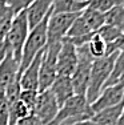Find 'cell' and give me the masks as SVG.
Returning a JSON list of instances; mask_svg holds the SVG:
<instances>
[{
  "label": "cell",
  "instance_id": "3",
  "mask_svg": "<svg viewBox=\"0 0 124 125\" xmlns=\"http://www.w3.org/2000/svg\"><path fill=\"white\" fill-rule=\"evenodd\" d=\"M51 15V13H49ZM49 15L43 20L41 23H39L36 27L29 29L28 37L25 40V44L23 47V52H22V59H20V71H19V76L25 68L32 62L35 57L45 49L47 44H48V36H47V24H48V19Z\"/></svg>",
  "mask_w": 124,
  "mask_h": 125
},
{
  "label": "cell",
  "instance_id": "27",
  "mask_svg": "<svg viewBox=\"0 0 124 125\" xmlns=\"http://www.w3.org/2000/svg\"><path fill=\"white\" fill-rule=\"evenodd\" d=\"M1 1L4 3L5 5H8V7L13 11L15 15H17V13H20V12L27 10L29 5L34 3V0H1Z\"/></svg>",
  "mask_w": 124,
  "mask_h": 125
},
{
  "label": "cell",
  "instance_id": "15",
  "mask_svg": "<svg viewBox=\"0 0 124 125\" xmlns=\"http://www.w3.org/2000/svg\"><path fill=\"white\" fill-rule=\"evenodd\" d=\"M124 109V103H120L115 106L107 108L101 112H97L91 117V120L97 125H117L120 116Z\"/></svg>",
  "mask_w": 124,
  "mask_h": 125
},
{
  "label": "cell",
  "instance_id": "10",
  "mask_svg": "<svg viewBox=\"0 0 124 125\" xmlns=\"http://www.w3.org/2000/svg\"><path fill=\"white\" fill-rule=\"evenodd\" d=\"M124 97V84H113L110 87H105L99 94V97L91 104L92 113L95 115L97 112H101L107 108L115 106L117 104L123 103Z\"/></svg>",
  "mask_w": 124,
  "mask_h": 125
},
{
  "label": "cell",
  "instance_id": "34",
  "mask_svg": "<svg viewBox=\"0 0 124 125\" xmlns=\"http://www.w3.org/2000/svg\"><path fill=\"white\" fill-rule=\"evenodd\" d=\"M117 125H124V109H123V113H122V116H120L119 121H117Z\"/></svg>",
  "mask_w": 124,
  "mask_h": 125
},
{
  "label": "cell",
  "instance_id": "4",
  "mask_svg": "<svg viewBox=\"0 0 124 125\" xmlns=\"http://www.w3.org/2000/svg\"><path fill=\"white\" fill-rule=\"evenodd\" d=\"M28 33H29V25H28L27 13H25V11H23V12L17 13L13 17L12 24L10 27V31H8L7 36L4 39V43L7 45L8 51L19 61L22 59L23 47L25 44Z\"/></svg>",
  "mask_w": 124,
  "mask_h": 125
},
{
  "label": "cell",
  "instance_id": "12",
  "mask_svg": "<svg viewBox=\"0 0 124 125\" xmlns=\"http://www.w3.org/2000/svg\"><path fill=\"white\" fill-rule=\"evenodd\" d=\"M41 51L39 55L32 60V62L20 73V85L23 91H37L39 92V76H40V64L43 57Z\"/></svg>",
  "mask_w": 124,
  "mask_h": 125
},
{
  "label": "cell",
  "instance_id": "2",
  "mask_svg": "<svg viewBox=\"0 0 124 125\" xmlns=\"http://www.w3.org/2000/svg\"><path fill=\"white\" fill-rule=\"evenodd\" d=\"M117 55H119V52H115L112 55H108L103 59H97V60L93 61L92 68H91L90 85H88L87 93H85L87 101L90 104H92L104 89L112 71H113Z\"/></svg>",
  "mask_w": 124,
  "mask_h": 125
},
{
  "label": "cell",
  "instance_id": "28",
  "mask_svg": "<svg viewBox=\"0 0 124 125\" xmlns=\"http://www.w3.org/2000/svg\"><path fill=\"white\" fill-rule=\"evenodd\" d=\"M37 94H39L37 91H22L19 100L23 101L27 105V108L32 112L35 108V104H36V100H37Z\"/></svg>",
  "mask_w": 124,
  "mask_h": 125
},
{
  "label": "cell",
  "instance_id": "14",
  "mask_svg": "<svg viewBox=\"0 0 124 125\" xmlns=\"http://www.w3.org/2000/svg\"><path fill=\"white\" fill-rule=\"evenodd\" d=\"M49 91L54 93L56 101H57L59 106H61L67 100L75 96V91H73L72 80L68 76H57L55 81L52 83Z\"/></svg>",
  "mask_w": 124,
  "mask_h": 125
},
{
  "label": "cell",
  "instance_id": "30",
  "mask_svg": "<svg viewBox=\"0 0 124 125\" xmlns=\"http://www.w3.org/2000/svg\"><path fill=\"white\" fill-rule=\"evenodd\" d=\"M122 51H124V35H122V37H119L113 43L107 44V56L115 52H122Z\"/></svg>",
  "mask_w": 124,
  "mask_h": 125
},
{
  "label": "cell",
  "instance_id": "29",
  "mask_svg": "<svg viewBox=\"0 0 124 125\" xmlns=\"http://www.w3.org/2000/svg\"><path fill=\"white\" fill-rule=\"evenodd\" d=\"M0 125H10V105L4 96L0 97Z\"/></svg>",
  "mask_w": 124,
  "mask_h": 125
},
{
  "label": "cell",
  "instance_id": "7",
  "mask_svg": "<svg viewBox=\"0 0 124 125\" xmlns=\"http://www.w3.org/2000/svg\"><path fill=\"white\" fill-rule=\"evenodd\" d=\"M81 13V12H80ZM80 13H51L47 24L48 43H61L67 37L72 23Z\"/></svg>",
  "mask_w": 124,
  "mask_h": 125
},
{
  "label": "cell",
  "instance_id": "8",
  "mask_svg": "<svg viewBox=\"0 0 124 125\" xmlns=\"http://www.w3.org/2000/svg\"><path fill=\"white\" fill-rule=\"evenodd\" d=\"M59 109H60V106H59L54 93L49 89H47V91L39 92L32 113L39 118L41 125H49L55 120Z\"/></svg>",
  "mask_w": 124,
  "mask_h": 125
},
{
  "label": "cell",
  "instance_id": "18",
  "mask_svg": "<svg viewBox=\"0 0 124 125\" xmlns=\"http://www.w3.org/2000/svg\"><path fill=\"white\" fill-rule=\"evenodd\" d=\"M104 17L105 24L115 27L124 33V4L115 5L108 12L104 13Z\"/></svg>",
  "mask_w": 124,
  "mask_h": 125
},
{
  "label": "cell",
  "instance_id": "13",
  "mask_svg": "<svg viewBox=\"0 0 124 125\" xmlns=\"http://www.w3.org/2000/svg\"><path fill=\"white\" fill-rule=\"evenodd\" d=\"M52 1L54 0H34V3L25 10L29 29L36 27L51 13Z\"/></svg>",
  "mask_w": 124,
  "mask_h": 125
},
{
  "label": "cell",
  "instance_id": "36",
  "mask_svg": "<svg viewBox=\"0 0 124 125\" xmlns=\"http://www.w3.org/2000/svg\"><path fill=\"white\" fill-rule=\"evenodd\" d=\"M76 1H85V3H87V0H76Z\"/></svg>",
  "mask_w": 124,
  "mask_h": 125
},
{
  "label": "cell",
  "instance_id": "24",
  "mask_svg": "<svg viewBox=\"0 0 124 125\" xmlns=\"http://www.w3.org/2000/svg\"><path fill=\"white\" fill-rule=\"evenodd\" d=\"M96 33L107 44L113 43V41H116L119 37H122V35H124L122 31H119L117 28H115V27H112V25H108V24H104Z\"/></svg>",
  "mask_w": 124,
  "mask_h": 125
},
{
  "label": "cell",
  "instance_id": "16",
  "mask_svg": "<svg viewBox=\"0 0 124 125\" xmlns=\"http://www.w3.org/2000/svg\"><path fill=\"white\" fill-rule=\"evenodd\" d=\"M87 8L85 1L76 0H54L51 13H80Z\"/></svg>",
  "mask_w": 124,
  "mask_h": 125
},
{
  "label": "cell",
  "instance_id": "19",
  "mask_svg": "<svg viewBox=\"0 0 124 125\" xmlns=\"http://www.w3.org/2000/svg\"><path fill=\"white\" fill-rule=\"evenodd\" d=\"M15 16L13 11L0 0V41H4Z\"/></svg>",
  "mask_w": 124,
  "mask_h": 125
},
{
  "label": "cell",
  "instance_id": "9",
  "mask_svg": "<svg viewBox=\"0 0 124 125\" xmlns=\"http://www.w3.org/2000/svg\"><path fill=\"white\" fill-rule=\"evenodd\" d=\"M78 61H79L78 48L66 37L61 41V47H60V51H59V55H57V64H56L57 76L71 77L76 69Z\"/></svg>",
  "mask_w": 124,
  "mask_h": 125
},
{
  "label": "cell",
  "instance_id": "11",
  "mask_svg": "<svg viewBox=\"0 0 124 125\" xmlns=\"http://www.w3.org/2000/svg\"><path fill=\"white\" fill-rule=\"evenodd\" d=\"M20 61L8 51L5 59L0 64V97L4 96L8 85L19 77Z\"/></svg>",
  "mask_w": 124,
  "mask_h": 125
},
{
  "label": "cell",
  "instance_id": "5",
  "mask_svg": "<svg viewBox=\"0 0 124 125\" xmlns=\"http://www.w3.org/2000/svg\"><path fill=\"white\" fill-rule=\"evenodd\" d=\"M61 43H48L43 52L40 64V76H39V92L47 91L51 88L52 83L57 77V55L60 51Z\"/></svg>",
  "mask_w": 124,
  "mask_h": 125
},
{
  "label": "cell",
  "instance_id": "17",
  "mask_svg": "<svg viewBox=\"0 0 124 125\" xmlns=\"http://www.w3.org/2000/svg\"><path fill=\"white\" fill-rule=\"evenodd\" d=\"M81 17L85 21V24L90 27V29L92 32H97L105 24L104 13L99 12V11H96V10H92V8H90V7H87L81 12Z\"/></svg>",
  "mask_w": 124,
  "mask_h": 125
},
{
  "label": "cell",
  "instance_id": "37",
  "mask_svg": "<svg viewBox=\"0 0 124 125\" xmlns=\"http://www.w3.org/2000/svg\"><path fill=\"white\" fill-rule=\"evenodd\" d=\"M123 103H124V97H123Z\"/></svg>",
  "mask_w": 124,
  "mask_h": 125
},
{
  "label": "cell",
  "instance_id": "23",
  "mask_svg": "<svg viewBox=\"0 0 124 125\" xmlns=\"http://www.w3.org/2000/svg\"><path fill=\"white\" fill-rule=\"evenodd\" d=\"M123 75H124V51L119 52V55H117L116 61H115L113 71H112V73H111L110 79H108L107 84H105V87H110V85L116 84L117 80H119ZM105 87H104V88H105Z\"/></svg>",
  "mask_w": 124,
  "mask_h": 125
},
{
  "label": "cell",
  "instance_id": "32",
  "mask_svg": "<svg viewBox=\"0 0 124 125\" xmlns=\"http://www.w3.org/2000/svg\"><path fill=\"white\" fill-rule=\"evenodd\" d=\"M7 53H8V48H7V45H5V43L4 41H0V64H1V61L5 59Z\"/></svg>",
  "mask_w": 124,
  "mask_h": 125
},
{
  "label": "cell",
  "instance_id": "21",
  "mask_svg": "<svg viewBox=\"0 0 124 125\" xmlns=\"http://www.w3.org/2000/svg\"><path fill=\"white\" fill-rule=\"evenodd\" d=\"M31 113L32 112L27 108V105L20 100L10 104V125H16L20 120H23Z\"/></svg>",
  "mask_w": 124,
  "mask_h": 125
},
{
  "label": "cell",
  "instance_id": "25",
  "mask_svg": "<svg viewBox=\"0 0 124 125\" xmlns=\"http://www.w3.org/2000/svg\"><path fill=\"white\" fill-rule=\"evenodd\" d=\"M123 4V0H87V7L96 10L101 13H105L115 5Z\"/></svg>",
  "mask_w": 124,
  "mask_h": 125
},
{
  "label": "cell",
  "instance_id": "22",
  "mask_svg": "<svg viewBox=\"0 0 124 125\" xmlns=\"http://www.w3.org/2000/svg\"><path fill=\"white\" fill-rule=\"evenodd\" d=\"M92 33V31L90 29V27L85 24V21L83 20L81 13L75 19V21L72 23L68 33H67V39H72V37H79V36H84V35Z\"/></svg>",
  "mask_w": 124,
  "mask_h": 125
},
{
  "label": "cell",
  "instance_id": "26",
  "mask_svg": "<svg viewBox=\"0 0 124 125\" xmlns=\"http://www.w3.org/2000/svg\"><path fill=\"white\" fill-rule=\"evenodd\" d=\"M22 91L23 89H22V85H20V76H19L17 79H15L13 81L8 85L7 91H5V93H4V99L7 100L8 105L20 99V93H22Z\"/></svg>",
  "mask_w": 124,
  "mask_h": 125
},
{
  "label": "cell",
  "instance_id": "20",
  "mask_svg": "<svg viewBox=\"0 0 124 125\" xmlns=\"http://www.w3.org/2000/svg\"><path fill=\"white\" fill-rule=\"evenodd\" d=\"M87 48H88V52L92 56L93 60L103 59V57L107 56V43H105L96 32H95V35H93V37L91 39V41L87 44Z\"/></svg>",
  "mask_w": 124,
  "mask_h": 125
},
{
  "label": "cell",
  "instance_id": "33",
  "mask_svg": "<svg viewBox=\"0 0 124 125\" xmlns=\"http://www.w3.org/2000/svg\"><path fill=\"white\" fill-rule=\"evenodd\" d=\"M76 125H97V124H95L92 120H87V121H83V123H79Z\"/></svg>",
  "mask_w": 124,
  "mask_h": 125
},
{
  "label": "cell",
  "instance_id": "31",
  "mask_svg": "<svg viewBox=\"0 0 124 125\" xmlns=\"http://www.w3.org/2000/svg\"><path fill=\"white\" fill-rule=\"evenodd\" d=\"M16 125H41V124H40L39 118H37L34 113H31V115H28L27 117H24L23 120H20Z\"/></svg>",
  "mask_w": 124,
  "mask_h": 125
},
{
  "label": "cell",
  "instance_id": "6",
  "mask_svg": "<svg viewBox=\"0 0 124 125\" xmlns=\"http://www.w3.org/2000/svg\"><path fill=\"white\" fill-rule=\"evenodd\" d=\"M78 57H79V61H78V65H76L75 72L71 76V80H72L75 94L85 96L88 85H90L91 68H92V64L95 60L90 55L87 45H83L80 48H78Z\"/></svg>",
  "mask_w": 124,
  "mask_h": 125
},
{
  "label": "cell",
  "instance_id": "1",
  "mask_svg": "<svg viewBox=\"0 0 124 125\" xmlns=\"http://www.w3.org/2000/svg\"><path fill=\"white\" fill-rule=\"evenodd\" d=\"M93 116L91 104L85 96L75 94L60 106L55 120L49 125H76L83 121L91 120Z\"/></svg>",
  "mask_w": 124,
  "mask_h": 125
},
{
  "label": "cell",
  "instance_id": "35",
  "mask_svg": "<svg viewBox=\"0 0 124 125\" xmlns=\"http://www.w3.org/2000/svg\"><path fill=\"white\" fill-rule=\"evenodd\" d=\"M116 84H124V75H123L122 77H120L119 80H117V83H116Z\"/></svg>",
  "mask_w": 124,
  "mask_h": 125
}]
</instances>
